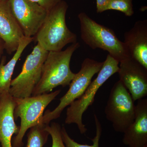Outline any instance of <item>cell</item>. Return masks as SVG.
Returning a JSON list of instances; mask_svg holds the SVG:
<instances>
[{
  "instance_id": "obj_22",
  "label": "cell",
  "mask_w": 147,
  "mask_h": 147,
  "mask_svg": "<svg viewBox=\"0 0 147 147\" xmlns=\"http://www.w3.org/2000/svg\"><path fill=\"white\" fill-rule=\"evenodd\" d=\"M5 50V43L1 38L0 37V59L3 53L4 50Z\"/></svg>"
},
{
  "instance_id": "obj_4",
  "label": "cell",
  "mask_w": 147,
  "mask_h": 147,
  "mask_svg": "<svg viewBox=\"0 0 147 147\" xmlns=\"http://www.w3.org/2000/svg\"><path fill=\"white\" fill-rule=\"evenodd\" d=\"M59 90L49 93L24 98H14V119L20 118L21 125L18 134L11 142L12 147H22L26 132L33 127L42 124L43 113L48 105L59 94Z\"/></svg>"
},
{
  "instance_id": "obj_18",
  "label": "cell",
  "mask_w": 147,
  "mask_h": 147,
  "mask_svg": "<svg viewBox=\"0 0 147 147\" xmlns=\"http://www.w3.org/2000/svg\"><path fill=\"white\" fill-rule=\"evenodd\" d=\"M108 10L119 11L126 16H132L134 13L132 0H109Z\"/></svg>"
},
{
  "instance_id": "obj_12",
  "label": "cell",
  "mask_w": 147,
  "mask_h": 147,
  "mask_svg": "<svg viewBox=\"0 0 147 147\" xmlns=\"http://www.w3.org/2000/svg\"><path fill=\"white\" fill-rule=\"evenodd\" d=\"M123 133L124 144L129 147H147V98L138 100L134 121Z\"/></svg>"
},
{
  "instance_id": "obj_11",
  "label": "cell",
  "mask_w": 147,
  "mask_h": 147,
  "mask_svg": "<svg viewBox=\"0 0 147 147\" xmlns=\"http://www.w3.org/2000/svg\"><path fill=\"white\" fill-rule=\"evenodd\" d=\"M0 37L9 55L16 52L25 37L13 16L9 0H0Z\"/></svg>"
},
{
  "instance_id": "obj_9",
  "label": "cell",
  "mask_w": 147,
  "mask_h": 147,
  "mask_svg": "<svg viewBox=\"0 0 147 147\" xmlns=\"http://www.w3.org/2000/svg\"><path fill=\"white\" fill-rule=\"evenodd\" d=\"M13 16L24 36L34 37L47 16L48 11L31 0H9Z\"/></svg>"
},
{
  "instance_id": "obj_20",
  "label": "cell",
  "mask_w": 147,
  "mask_h": 147,
  "mask_svg": "<svg viewBox=\"0 0 147 147\" xmlns=\"http://www.w3.org/2000/svg\"><path fill=\"white\" fill-rule=\"evenodd\" d=\"M38 4L47 11L54 8L63 0H31Z\"/></svg>"
},
{
  "instance_id": "obj_13",
  "label": "cell",
  "mask_w": 147,
  "mask_h": 147,
  "mask_svg": "<svg viewBox=\"0 0 147 147\" xmlns=\"http://www.w3.org/2000/svg\"><path fill=\"white\" fill-rule=\"evenodd\" d=\"M129 57L147 69V20L136 22L124 34Z\"/></svg>"
},
{
  "instance_id": "obj_7",
  "label": "cell",
  "mask_w": 147,
  "mask_h": 147,
  "mask_svg": "<svg viewBox=\"0 0 147 147\" xmlns=\"http://www.w3.org/2000/svg\"><path fill=\"white\" fill-rule=\"evenodd\" d=\"M48 52L37 44L28 55L21 72L11 80L9 93L14 98L32 96L33 91L40 80L43 64Z\"/></svg>"
},
{
  "instance_id": "obj_17",
  "label": "cell",
  "mask_w": 147,
  "mask_h": 147,
  "mask_svg": "<svg viewBox=\"0 0 147 147\" xmlns=\"http://www.w3.org/2000/svg\"><path fill=\"white\" fill-rule=\"evenodd\" d=\"M95 123L96 135L93 139H91L92 144L88 145L82 144L75 142L74 140L69 137L64 126L61 127V135L63 141L67 147H99V142L101 134L102 129L101 124L96 114L94 115Z\"/></svg>"
},
{
  "instance_id": "obj_16",
  "label": "cell",
  "mask_w": 147,
  "mask_h": 147,
  "mask_svg": "<svg viewBox=\"0 0 147 147\" xmlns=\"http://www.w3.org/2000/svg\"><path fill=\"white\" fill-rule=\"evenodd\" d=\"M45 124L30 128L27 135V144L25 147H43L47 143L50 134L45 129Z\"/></svg>"
},
{
  "instance_id": "obj_3",
  "label": "cell",
  "mask_w": 147,
  "mask_h": 147,
  "mask_svg": "<svg viewBox=\"0 0 147 147\" xmlns=\"http://www.w3.org/2000/svg\"><path fill=\"white\" fill-rule=\"evenodd\" d=\"M82 40L92 49H102L119 62L130 57L124 42L112 29L98 24L84 12L78 15Z\"/></svg>"
},
{
  "instance_id": "obj_10",
  "label": "cell",
  "mask_w": 147,
  "mask_h": 147,
  "mask_svg": "<svg viewBox=\"0 0 147 147\" xmlns=\"http://www.w3.org/2000/svg\"><path fill=\"white\" fill-rule=\"evenodd\" d=\"M119 81L131 94L134 101L147 95V69L131 57L119 63Z\"/></svg>"
},
{
  "instance_id": "obj_6",
  "label": "cell",
  "mask_w": 147,
  "mask_h": 147,
  "mask_svg": "<svg viewBox=\"0 0 147 147\" xmlns=\"http://www.w3.org/2000/svg\"><path fill=\"white\" fill-rule=\"evenodd\" d=\"M106 119L117 132L124 133L134 121L135 105L126 88L120 81L114 84L105 107Z\"/></svg>"
},
{
  "instance_id": "obj_8",
  "label": "cell",
  "mask_w": 147,
  "mask_h": 147,
  "mask_svg": "<svg viewBox=\"0 0 147 147\" xmlns=\"http://www.w3.org/2000/svg\"><path fill=\"white\" fill-rule=\"evenodd\" d=\"M103 64V62H99L87 58L84 59L82 67L69 84V89L60 100L58 106L53 110L45 111L43 116V123L49 125L50 122L60 117L65 108L69 106L73 101L83 94L91 82L95 74L98 73Z\"/></svg>"
},
{
  "instance_id": "obj_2",
  "label": "cell",
  "mask_w": 147,
  "mask_h": 147,
  "mask_svg": "<svg viewBox=\"0 0 147 147\" xmlns=\"http://www.w3.org/2000/svg\"><path fill=\"white\" fill-rule=\"evenodd\" d=\"M68 5L62 1L47 12L35 36L37 43L47 51H60L66 45L77 42V36L68 28L66 15Z\"/></svg>"
},
{
  "instance_id": "obj_23",
  "label": "cell",
  "mask_w": 147,
  "mask_h": 147,
  "mask_svg": "<svg viewBox=\"0 0 147 147\" xmlns=\"http://www.w3.org/2000/svg\"></svg>"
},
{
  "instance_id": "obj_19",
  "label": "cell",
  "mask_w": 147,
  "mask_h": 147,
  "mask_svg": "<svg viewBox=\"0 0 147 147\" xmlns=\"http://www.w3.org/2000/svg\"><path fill=\"white\" fill-rule=\"evenodd\" d=\"M45 129L52 137V147H67L63 141L61 127L59 123L53 122L50 125H46Z\"/></svg>"
},
{
  "instance_id": "obj_1",
  "label": "cell",
  "mask_w": 147,
  "mask_h": 147,
  "mask_svg": "<svg viewBox=\"0 0 147 147\" xmlns=\"http://www.w3.org/2000/svg\"><path fill=\"white\" fill-rule=\"evenodd\" d=\"M80 46L79 42H76L65 50L48 52L40 80L32 96L49 93L59 86H69L75 75L70 69V61L74 53Z\"/></svg>"
},
{
  "instance_id": "obj_14",
  "label": "cell",
  "mask_w": 147,
  "mask_h": 147,
  "mask_svg": "<svg viewBox=\"0 0 147 147\" xmlns=\"http://www.w3.org/2000/svg\"><path fill=\"white\" fill-rule=\"evenodd\" d=\"M15 101L9 92L0 94V144L2 147H12V136L18 134L19 127L14 119Z\"/></svg>"
},
{
  "instance_id": "obj_15",
  "label": "cell",
  "mask_w": 147,
  "mask_h": 147,
  "mask_svg": "<svg viewBox=\"0 0 147 147\" xmlns=\"http://www.w3.org/2000/svg\"><path fill=\"white\" fill-rule=\"evenodd\" d=\"M34 37H24L20 42L18 49L12 58L5 64L6 57L2 58L0 63V94L9 92L11 77L16 63L24 50L34 40Z\"/></svg>"
},
{
  "instance_id": "obj_5",
  "label": "cell",
  "mask_w": 147,
  "mask_h": 147,
  "mask_svg": "<svg viewBox=\"0 0 147 147\" xmlns=\"http://www.w3.org/2000/svg\"><path fill=\"white\" fill-rule=\"evenodd\" d=\"M119 63L115 58L109 54L107 55L96 78L91 82L83 94L73 101L67 109L66 124H76L81 134L86 132L87 128L82 120L83 115L93 103L96 94L101 86L111 76L118 72Z\"/></svg>"
},
{
  "instance_id": "obj_21",
  "label": "cell",
  "mask_w": 147,
  "mask_h": 147,
  "mask_svg": "<svg viewBox=\"0 0 147 147\" xmlns=\"http://www.w3.org/2000/svg\"><path fill=\"white\" fill-rule=\"evenodd\" d=\"M96 3L97 13H102L108 10L109 0H96Z\"/></svg>"
}]
</instances>
